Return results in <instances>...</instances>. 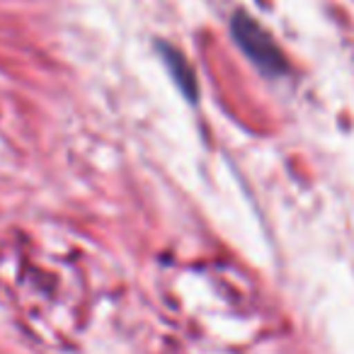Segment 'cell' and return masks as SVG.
I'll list each match as a JSON object with an SVG mask.
<instances>
[{
    "label": "cell",
    "instance_id": "cell-2",
    "mask_svg": "<svg viewBox=\"0 0 354 354\" xmlns=\"http://www.w3.org/2000/svg\"><path fill=\"white\" fill-rule=\"evenodd\" d=\"M160 54H162V61H165L167 71H170L172 80H175V85L183 90V95L189 100V102H194L199 88H197V78H194L192 66L187 64V59H185L180 51L172 49V46H167V44H160Z\"/></svg>",
    "mask_w": 354,
    "mask_h": 354
},
{
    "label": "cell",
    "instance_id": "cell-1",
    "mask_svg": "<svg viewBox=\"0 0 354 354\" xmlns=\"http://www.w3.org/2000/svg\"><path fill=\"white\" fill-rule=\"evenodd\" d=\"M231 35L236 44L243 49V54L267 75H284L286 73V59L277 41L270 37L265 27H260L248 12H236L231 22Z\"/></svg>",
    "mask_w": 354,
    "mask_h": 354
}]
</instances>
